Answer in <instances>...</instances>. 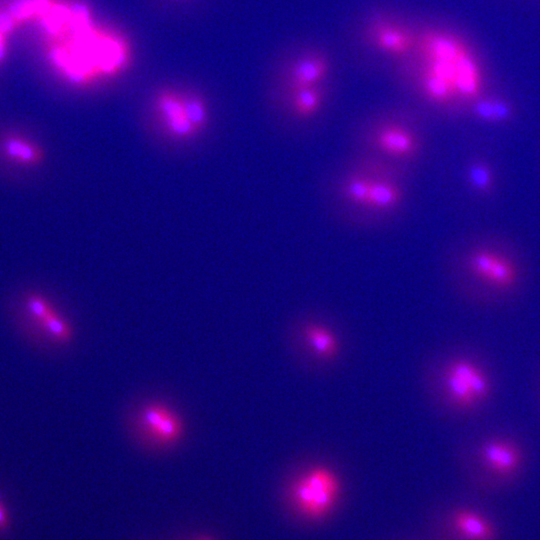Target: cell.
I'll return each mask as SVG.
<instances>
[{
	"instance_id": "6da1fadb",
	"label": "cell",
	"mask_w": 540,
	"mask_h": 540,
	"mask_svg": "<svg viewBox=\"0 0 540 540\" xmlns=\"http://www.w3.org/2000/svg\"><path fill=\"white\" fill-rule=\"evenodd\" d=\"M416 45L408 56L389 62L394 80L433 108L468 106L485 93L486 75L475 48L448 25L415 18Z\"/></svg>"
},
{
	"instance_id": "7a4b0ae2",
	"label": "cell",
	"mask_w": 540,
	"mask_h": 540,
	"mask_svg": "<svg viewBox=\"0 0 540 540\" xmlns=\"http://www.w3.org/2000/svg\"><path fill=\"white\" fill-rule=\"evenodd\" d=\"M412 169L354 151L329 168L320 182V198L337 224L357 231L387 229L404 216Z\"/></svg>"
},
{
	"instance_id": "3957f363",
	"label": "cell",
	"mask_w": 540,
	"mask_h": 540,
	"mask_svg": "<svg viewBox=\"0 0 540 540\" xmlns=\"http://www.w3.org/2000/svg\"><path fill=\"white\" fill-rule=\"evenodd\" d=\"M352 150L413 168L422 159L426 140L422 119L405 106L383 107L358 117L350 126Z\"/></svg>"
},
{
	"instance_id": "277c9868",
	"label": "cell",
	"mask_w": 540,
	"mask_h": 540,
	"mask_svg": "<svg viewBox=\"0 0 540 540\" xmlns=\"http://www.w3.org/2000/svg\"><path fill=\"white\" fill-rule=\"evenodd\" d=\"M334 58L321 43L298 40L277 54L269 80L272 108L288 96L333 79Z\"/></svg>"
},
{
	"instance_id": "5b68a950",
	"label": "cell",
	"mask_w": 540,
	"mask_h": 540,
	"mask_svg": "<svg viewBox=\"0 0 540 540\" xmlns=\"http://www.w3.org/2000/svg\"><path fill=\"white\" fill-rule=\"evenodd\" d=\"M350 39L358 49L389 63L408 56L414 50L416 21L395 9L372 6L352 22Z\"/></svg>"
},
{
	"instance_id": "8992f818",
	"label": "cell",
	"mask_w": 540,
	"mask_h": 540,
	"mask_svg": "<svg viewBox=\"0 0 540 540\" xmlns=\"http://www.w3.org/2000/svg\"><path fill=\"white\" fill-rule=\"evenodd\" d=\"M441 383L446 403L458 413H474L484 408L494 394V378L480 358L461 354L443 366Z\"/></svg>"
},
{
	"instance_id": "52a82bcc",
	"label": "cell",
	"mask_w": 540,
	"mask_h": 540,
	"mask_svg": "<svg viewBox=\"0 0 540 540\" xmlns=\"http://www.w3.org/2000/svg\"><path fill=\"white\" fill-rule=\"evenodd\" d=\"M342 490V480L334 469L314 465L293 479L287 490V501L297 518L316 524L331 516Z\"/></svg>"
},
{
	"instance_id": "ba28073f",
	"label": "cell",
	"mask_w": 540,
	"mask_h": 540,
	"mask_svg": "<svg viewBox=\"0 0 540 540\" xmlns=\"http://www.w3.org/2000/svg\"><path fill=\"white\" fill-rule=\"evenodd\" d=\"M130 425L136 442L142 448L156 452L179 446L187 431L179 410L158 398L142 402L133 412Z\"/></svg>"
},
{
	"instance_id": "9c48e42d",
	"label": "cell",
	"mask_w": 540,
	"mask_h": 540,
	"mask_svg": "<svg viewBox=\"0 0 540 540\" xmlns=\"http://www.w3.org/2000/svg\"><path fill=\"white\" fill-rule=\"evenodd\" d=\"M334 88L332 79L298 91L274 106L284 135L300 136L314 130L332 101Z\"/></svg>"
},
{
	"instance_id": "30bf717a",
	"label": "cell",
	"mask_w": 540,
	"mask_h": 540,
	"mask_svg": "<svg viewBox=\"0 0 540 540\" xmlns=\"http://www.w3.org/2000/svg\"><path fill=\"white\" fill-rule=\"evenodd\" d=\"M473 454L480 476L496 483L515 480L526 464L523 445L506 434L488 435L478 440Z\"/></svg>"
},
{
	"instance_id": "8fae6325",
	"label": "cell",
	"mask_w": 540,
	"mask_h": 540,
	"mask_svg": "<svg viewBox=\"0 0 540 540\" xmlns=\"http://www.w3.org/2000/svg\"><path fill=\"white\" fill-rule=\"evenodd\" d=\"M155 104L164 129L173 138L190 139L207 123V106L197 95L163 90L157 95Z\"/></svg>"
},
{
	"instance_id": "7c38bea8",
	"label": "cell",
	"mask_w": 540,
	"mask_h": 540,
	"mask_svg": "<svg viewBox=\"0 0 540 540\" xmlns=\"http://www.w3.org/2000/svg\"><path fill=\"white\" fill-rule=\"evenodd\" d=\"M464 269L473 279L501 294L515 290L521 280L517 263L504 253L488 247L470 250L464 258Z\"/></svg>"
},
{
	"instance_id": "4fadbf2b",
	"label": "cell",
	"mask_w": 540,
	"mask_h": 540,
	"mask_svg": "<svg viewBox=\"0 0 540 540\" xmlns=\"http://www.w3.org/2000/svg\"><path fill=\"white\" fill-rule=\"evenodd\" d=\"M26 308L54 342L67 345L74 339L71 323L55 308L51 301L38 292H31L25 297Z\"/></svg>"
},
{
	"instance_id": "5bb4252c",
	"label": "cell",
	"mask_w": 540,
	"mask_h": 540,
	"mask_svg": "<svg viewBox=\"0 0 540 540\" xmlns=\"http://www.w3.org/2000/svg\"><path fill=\"white\" fill-rule=\"evenodd\" d=\"M448 524L460 540H496L495 524L483 513L458 507L448 514Z\"/></svg>"
},
{
	"instance_id": "9a60e30c",
	"label": "cell",
	"mask_w": 540,
	"mask_h": 540,
	"mask_svg": "<svg viewBox=\"0 0 540 540\" xmlns=\"http://www.w3.org/2000/svg\"><path fill=\"white\" fill-rule=\"evenodd\" d=\"M0 153L5 160L24 168L38 167L46 159V151L39 142L17 132L0 138Z\"/></svg>"
},
{
	"instance_id": "2e32d148",
	"label": "cell",
	"mask_w": 540,
	"mask_h": 540,
	"mask_svg": "<svg viewBox=\"0 0 540 540\" xmlns=\"http://www.w3.org/2000/svg\"><path fill=\"white\" fill-rule=\"evenodd\" d=\"M469 107L475 118L492 124L507 122L514 114V106L508 99L485 93Z\"/></svg>"
},
{
	"instance_id": "e0dca14e",
	"label": "cell",
	"mask_w": 540,
	"mask_h": 540,
	"mask_svg": "<svg viewBox=\"0 0 540 540\" xmlns=\"http://www.w3.org/2000/svg\"><path fill=\"white\" fill-rule=\"evenodd\" d=\"M303 336L317 356L334 358L339 351V342L334 332L319 323H309L303 329Z\"/></svg>"
},
{
	"instance_id": "ac0fdd59",
	"label": "cell",
	"mask_w": 540,
	"mask_h": 540,
	"mask_svg": "<svg viewBox=\"0 0 540 540\" xmlns=\"http://www.w3.org/2000/svg\"><path fill=\"white\" fill-rule=\"evenodd\" d=\"M468 183L478 193H490L494 187V173L489 164L475 161L467 170Z\"/></svg>"
},
{
	"instance_id": "d6986e66",
	"label": "cell",
	"mask_w": 540,
	"mask_h": 540,
	"mask_svg": "<svg viewBox=\"0 0 540 540\" xmlns=\"http://www.w3.org/2000/svg\"><path fill=\"white\" fill-rule=\"evenodd\" d=\"M9 518L6 508L0 502V529H4L8 526Z\"/></svg>"
},
{
	"instance_id": "ffe728a7",
	"label": "cell",
	"mask_w": 540,
	"mask_h": 540,
	"mask_svg": "<svg viewBox=\"0 0 540 540\" xmlns=\"http://www.w3.org/2000/svg\"><path fill=\"white\" fill-rule=\"evenodd\" d=\"M199 540H213V539H212V538H210V537H202V538H201V539H199Z\"/></svg>"
}]
</instances>
